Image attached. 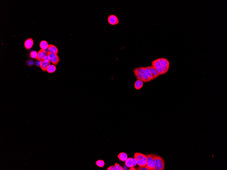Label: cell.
Returning a JSON list of instances; mask_svg holds the SVG:
<instances>
[{"instance_id": "ac0fdd59", "label": "cell", "mask_w": 227, "mask_h": 170, "mask_svg": "<svg viewBox=\"0 0 227 170\" xmlns=\"http://www.w3.org/2000/svg\"><path fill=\"white\" fill-rule=\"evenodd\" d=\"M137 163L139 167H144L147 165V161L142 160H137Z\"/></svg>"}, {"instance_id": "e0dca14e", "label": "cell", "mask_w": 227, "mask_h": 170, "mask_svg": "<svg viewBox=\"0 0 227 170\" xmlns=\"http://www.w3.org/2000/svg\"><path fill=\"white\" fill-rule=\"evenodd\" d=\"M57 68L55 65H50L47 69V72L49 73H52L55 72Z\"/></svg>"}, {"instance_id": "8992f818", "label": "cell", "mask_w": 227, "mask_h": 170, "mask_svg": "<svg viewBox=\"0 0 227 170\" xmlns=\"http://www.w3.org/2000/svg\"><path fill=\"white\" fill-rule=\"evenodd\" d=\"M48 58L47 52L45 50L41 49L38 52V56L36 60L40 62Z\"/></svg>"}, {"instance_id": "d6986e66", "label": "cell", "mask_w": 227, "mask_h": 170, "mask_svg": "<svg viewBox=\"0 0 227 170\" xmlns=\"http://www.w3.org/2000/svg\"><path fill=\"white\" fill-rule=\"evenodd\" d=\"M145 68L146 73H147V75L151 81L153 80L154 79H153L152 75L151 74L149 66L146 67Z\"/></svg>"}, {"instance_id": "277c9868", "label": "cell", "mask_w": 227, "mask_h": 170, "mask_svg": "<svg viewBox=\"0 0 227 170\" xmlns=\"http://www.w3.org/2000/svg\"><path fill=\"white\" fill-rule=\"evenodd\" d=\"M147 158V165L151 170H154L155 163L157 155L154 154H145Z\"/></svg>"}, {"instance_id": "603a6c76", "label": "cell", "mask_w": 227, "mask_h": 170, "mask_svg": "<svg viewBox=\"0 0 227 170\" xmlns=\"http://www.w3.org/2000/svg\"><path fill=\"white\" fill-rule=\"evenodd\" d=\"M137 170H151V169L148 167L147 166H144V167H137L136 169Z\"/></svg>"}, {"instance_id": "5bb4252c", "label": "cell", "mask_w": 227, "mask_h": 170, "mask_svg": "<svg viewBox=\"0 0 227 170\" xmlns=\"http://www.w3.org/2000/svg\"><path fill=\"white\" fill-rule=\"evenodd\" d=\"M118 159L121 161L124 162L128 158V155L125 152L120 153L118 156Z\"/></svg>"}, {"instance_id": "3957f363", "label": "cell", "mask_w": 227, "mask_h": 170, "mask_svg": "<svg viewBox=\"0 0 227 170\" xmlns=\"http://www.w3.org/2000/svg\"><path fill=\"white\" fill-rule=\"evenodd\" d=\"M165 169L164 160L161 156L157 155L155 163L154 170H164Z\"/></svg>"}, {"instance_id": "d4e9b609", "label": "cell", "mask_w": 227, "mask_h": 170, "mask_svg": "<svg viewBox=\"0 0 227 170\" xmlns=\"http://www.w3.org/2000/svg\"><path fill=\"white\" fill-rule=\"evenodd\" d=\"M107 170H115V167L114 166H111L107 168Z\"/></svg>"}, {"instance_id": "9c48e42d", "label": "cell", "mask_w": 227, "mask_h": 170, "mask_svg": "<svg viewBox=\"0 0 227 170\" xmlns=\"http://www.w3.org/2000/svg\"><path fill=\"white\" fill-rule=\"evenodd\" d=\"M136 160H142L147 161V158L146 155L140 152H136L134 154Z\"/></svg>"}, {"instance_id": "30bf717a", "label": "cell", "mask_w": 227, "mask_h": 170, "mask_svg": "<svg viewBox=\"0 0 227 170\" xmlns=\"http://www.w3.org/2000/svg\"><path fill=\"white\" fill-rule=\"evenodd\" d=\"M150 70L151 72V74L152 76L153 79L154 80L159 77L160 76L159 73L156 70V69L152 66H149Z\"/></svg>"}, {"instance_id": "ffe728a7", "label": "cell", "mask_w": 227, "mask_h": 170, "mask_svg": "<svg viewBox=\"0 0 227 170\" xmlns=\"http://www.w3.org/2000/svg\"><path fill=\"white\" fill-rule=\"evenodd\" d=\"M96 165L100 167H104L105 165V162L104 161L102 160H99L96 162Z\"/></svg>"}, {"instance_id": "9a60e30c", "label": "cell", "mask_w": 227, "mask_h": 170, "mask_svg": "<svg viewBox=\"0 0 227 170\" xmlns=\"http://www.w3.org/2000/svg\"><path fill=\"white\" fill-rule=\"evenodd\" d=\"M125 162V165L127 167H130L131 168L134 167L132 158H129L127 159Z\"/></svg>"}, {"instance_id": "ba28073f", "label": "cell", "mask_w": 227, "mask_h": 170, "mask_svg": "<svg viewBox=\"0 0 227 170\" xmlns=\"http://www.w3.org/2000/svg\"><path fill=\"white\" fill-rule=\"evenodd\" d=\"M39 65L42 70L44 72H45L47 71L48 67L51 65V62L49 60L48 58H47L44 61L40 62Z\"/></svg>"}, {"instance_id": "7c38bea8", "label": "cell", "mask_w": 227, "mask_h": 170, "mask_svg": "<svg viewBox=\"0 0 227 170\" xmlns=\"http://www.w3.org/2000/svg\"><path fill=\"white\" fill-rule=\"evenodd\" d=\"M48 50L50 53L57 54L58 53V49L56 46L52 44H49Z\"/></svg>"}, {"instance_id": "7a4b0ae2", "label": "cell", "mask_w": 227, "mask_h": 170, "mask_svg": "<svg viewBox=\"0 0 227 170\" xmlns=\"http://www.w3.org/2000/svg\"><path fill=\"white\" fill-rule=\"evenodd\" d=\"M133 73L137 80L142 81L143 83H147L151 81L149 78L146 73L145 68L140 67L134 69Z\"/></svg>"}, {"instance_id": "8fae6325", "label": "cell", "mask_w": 227, "mask_h": 170, "mask_svg": "<svg viewBox=\"0 0 227 170\" xmlns=\"http://www.w3.org/2000/svg\"><path fill=\"white\" fill-rule=\"evenodd\" d=\"M33 45V41L32 38H28L26 39L24 43V46L26 49H31Z\"/></svg>"}, {"instance_id": "4fadbf2b", "label": "cell", "mask_w": 227, "mask_h": 170, "mask_svg": "<svg viewBox=\"0 0 227 170\" xmlns=\"http://www.w3.org/2000/svg\"><path fill=\"white\" fill-rule=\"evenodd\" d=\"M143 82L140 80H137L135 83L134 87L137 90L141 89L143 86Z\"/></svg>"}, {"instance_id": "7402d4cb", "label": "cell", "mask_w": 227, "mask_h": 170, "mask_svg": "<svg viewBox=\"0 0 227 170\" xmlns=\"http://www.w3.org/2000/svg\"><path fill=\"white\" fill-rule=\"evenodd\" d=\"M115 170H123L124 169L119 164L117 163H115Z\"/></svg>"}, {"instance_id": "5b68a950", "label": "cell", "mask_w": 227, "mask_h": 170, "mask_svg": "<svg viewBox=\"0 0 227 170\" xmlns=\"http://www.w3.org/2000/svg\"><path fill=\"white\" fill-rule=\"evenodd\" d=\"M47 54L49 60L52 64L55 66L58 64L60 59L57 54H52L49 51H47Z\"/></svg>"}, {"instance_id": "2e32d148", "label": "cell", "mask_w": 227, "mask_h": 170, "mask_svg": "<svg viewBox=\"0 0 227 170\" xmlns=\"http://www.w3.org/2000/svg\"><path fill=\"white\" fill-rule=\"evenodd\" d=\"M48 44L47 41H41L40 44H39V47L41 48V49H43L46 50L48 49Z\"/></svg>"}, {"instance_id": "6da1fadb", "label": "cell", "mask_w": 227, "mask_h": 170, "mask_svg": "<svg viewBox=\"0 0 227 170\" xmlns=\"http://www.w3.org/2000/svg\"><path fill=\"white\" fill-rule=\"evenodd\" d=\"M152 66L161 75L167 72L170 67V63L166 58H159L152 62Z\"/></svg>"}, {"instance_id": "52a82bcc", "label": "cell", "mask_w": 227, "mask_h": 170, "mask_svg": "<svg viewBox=\"0 0 227 170\" xmlns=\"http://www.w3.org/2000/svg\"><path fill=\"white\" fill-rule=\"evenodd\" d=\"M108 22L111 25H115L119 23L118 18L116 15H111L108 17Z\"/></svg>"}, {"instance_id": "44dd1931", "label": "cell", "mask_w": 227, "mask_h": 170, "mask_svg": "<svg viewBox=\"0 0 227 170\" xmlns=\"http://www.w3.org/2000/svg\"><path fill=\"white\" fill-rule=\"evenodd\" d=\"M38 53L36 51L33 50L30 53V56L31 58L36 59L38 56Z\"/></svg>"}, {"instance_id": "cb8c5ba5", "label": "cell", "mask_w": 227, "mask_h": 170, "mask_svg": "<svg viewBox=\"0 0 227 170\" xmlns=\"http://www.w3.org/2000/svg\"><path fill=\"white\" fill-rule=\"evenodd\" d=\"M132 160H133V166H134V167H135V166H136V164H137V163L136 160L134 158H132Z\"/></svg>"}]
</instances>
